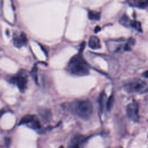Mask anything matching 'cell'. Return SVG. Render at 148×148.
Listing matches in <instances>:
<instances>
[{
  "instance_id": "obj_1",
  "label": "cell",
  "mask_w": 148,
  "mask_h": 148,
  "mask_svg": "<svg viewBox=\"0 0 148 148\" xmlns=\"http://www.w3.org/2000/svg\"><path fill=\"white\" fill-rule=\"evenodd\" d=\"M68 70L76 76H84L89 73V65L83 57L82 51L71 58L68 64Z\"/></svg>"
},
{
  "instance_id": "obj_2",
  "label": "cell",
  "mask_w": 148,
  "mask_h": 148,
  "mask_svg": "<svg viewBox=\"0 0 148 148\" xmlns=\"http://www.w3.org/2000/svg\"><path fill=\"white\" fill-rule=\"evenodd\" d=\"M73 112L80 118L87 120L92 113V105L88 100H79L75 101L72 106Z\"/></svg>"
},
{
  "instance_id": "obj_3",
  "label": "cell",
  "mask_w": 148,
  "mask_h": 148,
  "mask_svg": "<svg viewBox=\"0 0 148 148\" xmlns=\"http://www.w3.org/2000/svg\"><path fill=\"white\" fill-rule=\"evenodd\" d=\"M135 44V40L130 38L125 40L124 39H119L110 40L108 42L109 50L112 52H118L123 50L124 51H130Z\"/></svg>"
},
{
  "instance_id": "obj_4",
  "label": "cell",
  "mask_w": 148,
  "mask_h": 148,
  "mask_svg": "<svg viewBox=\"0 0 148 148\" xmlns=\"http://www.w3.org/2000/svg\"><path fill=\"white\" fill-rule=\"evenodd\" d=\"M125 91L128 92L145 93L148 91V85L147 83L139 79H133L125 81L123 84Z\"/></svg>"
},
{
  "instance_id": "obj_5",
  "label": "cell",
  "mask_w": 148,
  "mask_h": 148,
  "mask_svg": "<svg viewBox=\"0 0 148 148\" xmlns=\"http://www.w3.org/2000/svg\"><path fill=\"white\" fill-rule=\"evenodd\" d=\"M12 83L15 84L18 88L19 90L23 92L27 86L28 83V75L25 71H20L16 75L12 76L10 78Z\"/></svg>"
},
{
  "instance_id": "obj_6",
  "label": "cell",
  "mask_w": 148,
  "mask_h": 148,
  "mask_svg": "<svg viewBox=\"0 0 148 148\" xmlns=\"http://www.w3.org/2000/svg\"><path fill=\"white\" fill-rule=\"evenodd\" d=\"M128 117L134 121H138L139 120V106L136 102L132 101L130 103L126 108Z\"/></svg>"
},
{
  "instance_id": "obj_7",
  "label": "cell",
  "mask_w": 148,
  "mask_h": 148,
  "mask_svg": "<svg viewBox=\"0 0 148 148\" xmlns=\"http://www.w3.org/2000/svg\"><path fill=\"white\" fill-rule=\"evenodd\" d=\"M87 139L84 135L76 134L71 138L68 148H84Z\"/></svg>"
},
{
  "instance_id": "obj_8",
  "label": "cell",
  "mask_w": 148,
  "mask_h": 148,
  "mask_svg": "<svg viewBox=\"0 0 148 148\" xmlns=\"http://www.w3.org/2000/svg\"><path fill=\"white\" fill-rule=\"evenodd\" d=\"M28 39L27 35L23 32H21L20 35L14 36L13 38V44L17 47H21L27 45Z\"/></svg>"
},
{
  "instance_id": "obj_9",
  "label": "cell",
  "mask_w": 148,
  "mask_h": 148,
  "mask_svg": "<svg viewBox=\"0 0 148 148\" xmlns=\"http://www.w3.org/2000/svg\"><path fill=\"white\" fill-rule=\"evenodd\" d=\"M88 46L92 49L101 48V45L99 38L96 36H91L88 40Z\"/></svg>"
},
{
  "instance_id": "obj_10",
  "label": "cell",
  "mask_w": 148,
  "mask_h": 148,
  "mask_svg": "<svg viewBox=\"0 0 148 148\" xmlns=\"http://www.w3.org/2000/svg\"><path fill=\"white\" fill-rule=\"evenodd\" d=\"M36 117L35 116L32 114H26L20 120L19 122V125H23V124H27L28 125L31 122H32L35 118Z\"/></svg>"
},
{
  "instance_id": "obj_11",
  "label": "cell",
  "mask_w": 148,
  "mask_h": 148,
  "mask_svg": "<svg viewBox=\"0 0 148 148\" xmlns=\"http://www.w3.org/2000/svg\"><path fill=\"white\" fill-rule=\"evenodd\" d=\"M131 4L133 5V6H136L138 8L144 9L148 6V0L143 1V0H138V1H133L131 2Z\"/></svg>"
},
{
  "instance_id": "obj_12",
  "label": "cell",
  "mask_w": 148,
  "mask_h": 148,
  "mask_svg": "<svg viewBox=\"0 0 148 148\" xmlns=\"http://www.w3.org/2000/svg\"><path fill=\"white\" fill-rule=\"evenodd\" d=\"M88 17L91 20H99L101 17V13L99 12L94 10H88Z\"/></svg>"
},
{
  "instance_id": "obj_13",
  "label": "cell",
  "mask_w": 148,
  "mask_h": 148,
  "mask_svg": "<svg viewBox=\"0 0 148 148\" xmlns=\"http://www.w3.org/2000/svg\"><path fill=\"white\" fill-rule=\"evenodd\" d=\"M131 21L132 20H131L129 18V17H128V16L127 14H124L120 18L119 21H120V23L121 24H122L123 26L128 27H130V25H131Z\"/></svg>"
},
{
  "instance_id": "obj_14",
  "label": "cell",
  "mask_w": 148,
  "mask_h": 148,
  "mask_svg": "<svg viewBox=\"0 0 148 148\" xmlns=\"http://www.w3.org/2000/svg\"><path fill=\"white\" fill-rule=\"evenodd\" d=\"M105 94L104 92H102L101 93L99 97V109L101 112H103V108H104V105H105Z\"/></svg>"
},
{
  "instance_id": "obj_15",
  "label": "cell",
  "mask_w": 148,
  "mask_h": 148,
  "mask_svg": "<svg viewBox=\"0 0 148 148\" xmlns=\"http://www.w3.org/2000/svg\"><path fill=\"white\" fill-rule=\"evenodd\" d=\"M28 126L32 129L37 130L40 128V124L38 119L36 117H35V119L28 125Z\"/></svg>"
},
{
  "instance_id": "obj_16",
  "label": "cell",
  "mask_w": 148,
  "mask_h": 148,
  "mask_svg": "<svg viewBox=\"0 0 148 148\" xmlns=\"http://www.w3.org/2000/svg\"><path fill=\"white\" fill-rule=\"evenodd\" d=\"M41 117L45 120H49V118L50 117V112L49 110L43 109L40 110V112Z\"/></svg>"
},
{
  "instance_id": "obj_17",
  "label": "cell",
  "mask_w": 148,
  "mask_h": 148,
  "mask_svg": "<svg viewBox=\"0 0 148 148\" xmlns=\"http://www.w3.org/2000/svg\"><path fill=\"white\" fill-rule=\"evenodd\" d=\"M130 27L135 28L136 30H137L139 32H142V27H141V24L140 23L136 21V20H132L131 23V25Z\"/></svg>"
},
{
  "instance_id": "obj_18",
  "label": "cell",
  "mask_w": 148,
  "mask_h": 148,
  "mask_svg": "<svg viewBox=\"0 0 148 148\" xmlns=\"http://www.w3.org/2000/svg\"><path fill=\"white\" fill-rule=\"evenodd\" d=\"M31 75L34 80L36 82V83H38V69L36 65L33 67L31 72Z\"/></svg>"
},
{
  "instance_id": "obj_19",
  "label": "cell",
  "mask_w": 148,
  "mask_h": 148,
  "mask_svg": "<svg viewBox=\"0 0 148 148\" xmlns=\"http://www.w3.org/2000/svg\"><path fill=\"white\" fill-rule=\"evenodd\" d=\"M113 101H114V98H113V95L110 96V97H109V98L107 99L106 105V108H107L108 110H110L111 109V108L113 106Z\"/></svg>"
},
{
  "instance_id": "obj_20",
  "label": "cell",
  "mask_w": 148,
  "mask_h": 148,
  "mask_svg": "<svg viewBox=\"0 0 148 148\" xmlns=\"http://www.w3.org/2000/svg\"><path fill=\"white\" fill-rule=\"evenodd\" d=\"M5 143L6 147H9L11 143V139L10 138H5Z\"/></svg>"
},
{
  "instance_id": "obj_21",
  "label": "cell",
  "mask_w": 148,
  "mask_h": 148,
  "mask_svg": "<svg viewBox=\"0 0 148 148\" xmlns=\"http://www.w3.org/2000/svg\"><path fill=\"white\" fill-rule=\"evenodd\" d=\"M142 76H143V77H145L148 78V70L146 71H145V72H143V74H142Z\"/></svg>"
},
{
  "instance_id": "obj_22",
  "label": "cell",
  "mask_w": 148,
  "mask_h": 148,
  "mask_svg": "<svg viewBox=\"0 0 148 148\" xmlns=\"http://www.w3.org/2000/svg\"><path fill=\"white\" fill-rule=\"evenodd\" d=\"M100 30H101V28H100L99 26H97V27L95 28L94 31L97 33V32H98V31H99Z\"/></svg>"
},
{
  "instance_id": "obj_23",
  "label": "cell",
  "mask_w": 148,
  "mask_h": 148,
  "mask_svg": "<svg viewBox=\"0 0 148 148\" xmlns=\"http://www.w3.org/2000/svg\"><path fill=\"white\" fill-rule=\"evenodd\" d=\"M114 148H123V147H121V146H118V147H114Z\"/></svg>"
},
{
  "instance_id": "obj_24",
  "label": "cell",
  "mask_w": 148,
  "mask_h": 148,
  "mask_svg": "<svg viewBox=\"0 0 148 148\" xmlns=\"http://www.w3.org/2000/svg\"><path fill=\"white\" fill-rule=\"evenodd\" d=\"M58 148H63V146H61L60 147H58Z\"/></svg>"
},
{
  "instance_id": "obj_25",
  "label": "cell",
  "mask_w": 148,
  "mask_h": 148,
  "mask_svg": "<svg viewBox=\"0 0 148 148\" xmlns=\"http://www.w3.org/2000/svg\"><path fill=\"white\" fill-rule=\"evenodd\" d=\"M147 137H148V135H147Z\"/></svg>"
}]
</instances>
